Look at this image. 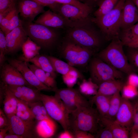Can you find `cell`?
I'll list each match as a JSON object with an SVG mask.
<instances>
[{
  "label": "cell",
  "instance_id": "52a82bcc",
  "mask_svg": "<svg viewBox=\"0 0 138 138\" xmlns=\"http://www.w3.org/2000/svg\"><path fill=\"white\" fill-rule=\"evenodd\" d=\"M89 70L91 80L98 86L108 80L123 79L125 74L105 62L97 56L89 61Z\"/></svg>",
  "mask_w": 138,
  "mask_h": 138
},
{
  "label": "cell",
  "instance_id": "ba28073f",
  "mask_svg": "<svg viewBox=\"0 0 138 138\" xmlns=\"http://www.w3.org/2000/svg\"><path fill=\"white\" fill-rule=\"evenodd\" d=\"M63 57L72 66H86L95 53L67 38L62 45L60 50Z\"/></svg>",
  "mask_w": 138,
  "mask_h": 138
},
{
  "label": "cell",
  "instance_id": "9c48e42d",
  "mask_svg": "<svg viewBox=\"0 0 138 138\" xmlns=\"http://www.w3.org/2000/svg\"><path fill=\"white\" fill-rule=\"evenodd\" d=\"M40 100L49 116L59 123L64 130H70V113L62 101L55 95L41 93Z\"/></svg>",
  "mask_w": 138,
  "mask_h": 138
},
{
  "label": "cell",
  "instance_id": "83f0119b",
  "mask_svg": "<svg viewBox=\"0 0 138 138\" xmlns=\"http://www.w3.org/2000/svg\"><path fill=\"white\" fill-rule=\"evenodd\" d=\"M41 48L28 37L22 47L24 56L21 59H29L33 58L39 54Z\"/></svg>",
  "mask_w": 138,
  "mask_h": 138
},
{
  "label": "cell",
  "instance_id": "6da1fadb",
  "mask_svg": "<svg viewBox=\"0 0 138 138\" xmlns=\"http://www.w3.org/2000/svg\"><path fill=\"white\" fill-rule=\"evenodd\" d=\"M125 0H119L114 8L106 14L91 18V21L98 27L106 41L119 38L122 11Z\"/></svg>",
  "mask_w": 138,
  "mask_h": 138
},
{
  "label": "cell",
  "instance_id": "680465c9",
  "mask_svg": "<svg viewBox=\"0 0 138 138\" xmlns=\"http://www.w3.org/2000/svg\"><path fill=\"white\" fill-rule=\"evenodd\" d=\"M15 0L18 1V0Z\"/></svg>",
  "mask_w": 138,
  "mask_h": 138
},
{
  "label": "cell",
  "instance_id": "cb8c5ba5",
  "mask_svg": "<svg viewBox=\"0 0 138 138\" xmlns=\"http://www.w3.org/2000/svg\"><path fill=\"white\" fill-rule=\"evenodd\" d=\"M9 86L20 93L27 103H32L40 101V91L35 88L24 85Z\"/></svg>",
  "mask_w": 138,
  "mask_h": 138
},
{
  "label": "cell",
  "instance_id": "5b68a950",
  "mask_svg": "<svg viewBox=\"0 0 138 138\" xmlns=\"http://www.w3.org/2000/svg\"><path fill=\"white\" fill-rule=\"evenodd\" d=\"M22 26L28 36L41 48L49 49L55 44L58 34L52 28L26 21Z\"/></svg>",
  "mask_w": 138,
  "mask_h": 138
},
{
  "label": "cell",
  "instance_id": "836d02e7",
  "mask_svg": "<svg viewBox=\"0 0 138 138\" xmlns=\"http://www.w3.org/2000/svg\"><path fill=\"white\" fill-rule=\"evenodd\" d=\"M119 0H104L94 13L95 17L102 16L109 12L115 7Z\"/></svg>",
  "mask_w": 138,
  "mask_h": 138
},
{
  "label": "cell",
  "instance_id": "7bdbcfd3",
  "mask_svg": "<svg viewBox=\"0 0 138 138\" xmlns=\"http://www.w3.org/2000/svg\"><path fill=\"white\" fill-rule=\"evenodd\" d=\"M17 9V7L11 12L2 19L0 23V29L3 32L7 27L12 17Z\"/></svg>",
  "mask_w": 138,
  "mask_h": 138
},
{
  "label": "cell",
  "instance_id": "2e32d148",
  "mask_svg": "<svg viewBox=\"0 0 138 138\" xmlns=\"http://www.w3.org/2000/svg\"><path fill=\"white\" fill-rule=\"evenodd\" d=\"M138 22V9L132 0H125L121 13V30H124Z\"/></svg>",
  "mask_w": 138,
  "mask_h": 138
},
{
  "label": "cell",
  "instance_id": "277c9868",
  "mask_svg": "<svg viewBox=\"0 0 138 138\" xmlns=\"http://www.w3.org/2000/svg\"><path fill=\"white\" fill-rule=\"evenodd\" d=\"M91 23L83 26L70 28L67 38L95 53L101 48L105 40L101 34L91 27Z\"/></svg>",
  "mask_w": 138,
  "mask_h": 138
},
{
  "label": "cell",
  "instance_id": "ac0fdd59",
  "mask_svg": "<svg viewBox=\"0 0 138 138\" xmlns=\"http://www.w3.org/2000/svg\"><path fill=\"white\" fill-rule=\"evenodd\" d=\"M34 22L54 28H62L65 26L61 16L50 9L42 13L34 21Z\"/></svg>",
  "mask_w": 138,
  "mask_h": 138
},
{
  "label": "cell",
  "instance_id": "f1b7e54d",
  "mask_svg": "<svg viewBox=\"0 0 138 138\" xmlns=\"http://www.w3.org/2000/svg\"><path fill=\"white\" fill-rule=\"evenodd\" d=\"M55 71L64 75L71 71L77 70V69L66 63L56 57L52 56H48Z\"/></svg>",
  "mask_w": 138,
  "mask_h": 138
},
{
  "label": "cell",
  "instance_id": "4316f807",
  "mask_svg": "<svg viewBox=\"0 0 138 138\" xmlns=\"http://www.w3.org/2000/svg\"><path fill=\"white\" fill-rule=\"evenodd\" d=\"M17 99L18 103L15 115L25 121L31 122L36 120L27 103Z\"/></svg>",
  "mask_w": 138,
  "mask_h": 138
},
{
  "label": "cell",
  "instance_id": "d590c367",
  "mask_svg": "<svg viewBox=\"0 0 138 138\" xmlns=\"http://www.w3.org/2000/svg\"><path fill=\"white\" fill-rule=\"evenodd\" d=\"M83 78V76L77 70L71 71L67 74L62 75L64 83L68 87L70 88L74 86L78 78Z\"/></svg>",
  "mask_w": 138,
  "mask_h": 138
},
{
  "label": "cell",
  "instance_id": "d6986e66",
  "mask_svg": "<svg viewBox=\"0 0 138 138\" xmlns=\"http://www.w3.org/2000/svg\"><path fill=\"white\" fill-rule=\"evenodd\" d=\"M99 124L108 128L112 132L114 138H128L130 136L129 130L105 117L99 116Z\"/></svg>",
  "mask_w": 138,
  "mask_h": 138
},
{
  "label": "cell",
  "instance_id": "7dc6e473",
  "mask_svg": "<svg viewBox=\"0 0 138 138\" xmlns=\"http://www.w3.org/2000/svg\"><path fill=\"white\" fill-rule=\"evenodd\" d=\"M126 84L131 85L137 88L138 87V74L132 72L127 75Z\"/></svg>",
  "mask_w": 138,
  "mask_h": 138
},
{
  "label": "cell",
  "instance_id": "4dcf8cb0",
  "mask_svg": "<svg viewBox=\"0 0 138 138\" xmlns=\"http://www.w3.org/2000/svg\"><path fill=\"white\" fill-rule=\"evenodd\" d=\"M138 36V22L127 29L121 30L119 38L125 46Z\"/></svg>",
  "mask_w": 138,
  "mask_h": 138
},
{
  "label": "cell",
  "instance_id": "e0dca14e",
  "mask_svg": "<svg viewBox=\"0 0 138 138\" xmlns=\"http://www.w3.org/2000/svg\"><path fill=\"white\" fill-rule=\"evenodd\" d=\"M0 99H3V111L8 118L15 115L18 103L17 98L8 88L7 85L1 82L0 84Z\"/></svg>",
  "mask_w": 138,
  "mask_h": 138
},
{
  "label": "cell",
  "instance_id": "8fae6325",
  "mask_svg": "<svg viewBox=\"0 0 138 138\" xmlns=\"http://www.w3.org/2000/svg\"><path fill=\"white\" fill-rule=\"evenodd\" d=\"M9 133L16 134L23 138H33L35 137L36 120L29 122L24 121L14 115L8 118Z\"/></svg>",
  "mask_w": 138,
  "mask_h": 138
},
{
  "label": "cell",
  "instance_id": "8d00e7d4",
  "mask_svg": "<svg viewBox=\"0 0 138 138\" xmlns=\"http://www.w3.org/2000/svg\"><path fill=\"white\" fill-rule=\"evenodd\" d=\"M7 54V43L5 35L0 29V66L1 68L5 59V55Z\"/></svg>",
  "mask_w": 138,
  "mask_h": 138
},
{
  "label": "cell",
  "instance_id": "c3c4849f",
  "mask_svg": "<svg viewBox=\"0 0 138 138\" xmlns=\"http://www.w3.org/2000/svg\"><path fill=\"white\" fill-rule=\"evenodd\" d=\"M74 138H94L95 136L87 132L78 131L72 132Z\"/></svg>",
  "mask_w": 138,
  "mask_h": 138
},
{
  "label": "cell",
  "instance_id": "74e56055",
  "mask_svg": "<svg viewBox=\"0 0 138 138\" xmlns=\"http://www.w3.org/2000/svg\"><path fill=\"white\" fill-rule=\"evenodd\" d=\"M19 13L17 8L12 17L8 26L4 32L5 36L16 28L22 26V21L18 17Z\"/></svg>",
  "mask_w": 138,
  "mask_h": 138
},
{
  "label": "cell",
  "instance_id": "3957f363",
  "mask_svg": "<svg viewBox=\"0 0 138 138\" xmlns=\"http://www.w3.org/2000/svg\"><path fill=\"white\" fill-rule=\"evenodd\" d=\"M99 118L97 109L91 106L78 108L70 113V130L96 134L98 130Z\"/></svg>",
  "mask_w": 138,
  "mask_h": 138
},
{
  "label": "cell",
  "instance_id": "11a10c76",
  "mask_svg": "<svg viewBox=\"0 0 138 138\" xmlns=\"http://www.w3.org/2000/svg\"><path fill=\"white\" fill-rule=\"evenodd\" d=\"M23 137L20 135L16 134L9 133H7L4 138H22Z\"/></svg>",
  "mask_w": 138,
  "mask_h": 138
},
{
  "label": "cell",
  "instance_id": "bcb514c9",
  "mask_svg": "<svg viewBox=\"0 0 138 138\" xmlns=\"http://www.w3.org/2000/svg\"><path fill=\"white\" fill-rule=\"evenodd\" d=\"M132 103L133 109V121L131 129L138 126V99L135 100Z\"/></svg>",
  "mask_w": 138,
  "mask_h": 138
},
{
  "label": "cell",
  "instance_id": "f6af8a7d",
  "mask_svg": "<svg viewBox=\"0 0 138 138\" xmlns=\"http://www.w3.org/2000/svg\"><path fill=\"white\" fill-rule=\"evenodd\" d=\"M35 1L43 6H47L49 7L51 10L53 12L59 3L54 0H31Z\"/></svg>",
  "mask_w": 138,
  "mask_h": 138
},
{
  "label": "cell",
  "instance_id": "7c38bea8",
  "mask_svg": "<svg viewBox=\"0 0 138 138\" xmlns=\"http://www.w3.org/2000/svg\"><path fill=\"white\" fill-rule=\"evenodd\" d=\"M9 63L17 69L26 80L31 86L38 90L54 91V89L41 82L28 66L27 62L21 60L12 59Z\"/></svg>",
  "mask_w": 138,
  "mask_h": 138
},
{
  "label": "cell",
  "instance_id": "db71d44e",
  "mask_svg": "<svg viewBox=\"0 0 138 138\" xmlns=\"http://www.w3.org/2000/svg\"><path fill=\"white\" fill-rule=\"evenodd\" d=\"M129 133L131 138H138V126L130 130Z\"/></svg>",
  "mask_w": 138,
  "mask_h": 138
},
{
  "label": "cell",
  "instance_id": "f907efd6",
  "mask_svg": "<svg viewBox=\"0 0 138 138\" xmlns=\"http://www.w3.org/2000/svg\"><path fill=\"white\" fill-rule=\"evenodd\" d=\"M104 0H78L93 8L94 7L99 6Z\"/></svg>",
  "mask_w": 138,
  "mask_h": 138
},
{
  "label": "cell",
  "instance_id": "f546056e",
  "mask_svg": "<svg viewBox=\"0 0 138 138\" xmlns=\"http://www.w3.org/2000/svg\"><path fill=\"white\" fill-rule=\"evenodd\" d=\"M120 92L118 91L112 96L108 111L106 115L104 117L113 121L115 120L121 102L122 96Z\"/></svg>",
  "mask_w": 138,
  "mask_h": 138
},
{
  "label": "cell",
  "instance_id": "60d3db41",
  "mask_svg": "<svg viewBox=\"0 0 138 138\" xmlns=\"http://www.w3.org/2000/svg\"><path fill=\"white\" fill-rule=\"evenodd\" d=\"M25 4L30 7L37 15L45 11L44 6L37 2L31 0H21Z\"/></svg>",
  "mask_w": 138,
  "mask_h": 138
},
{
  "label": "cell",
  "instance_id": "8992f818",
  "mask_svg": "<svg viewBox=\"0 0 138 138\" xmlns=\"http://www.w3.org/2000/svg\"><path fill=\"white\" fill-rule=\"evenodd\" d=\"M54 12L59 14L65 26L70 28L83 26L92 22L89 16L92 12L71 5L59 3Z\"/></svg>",
  "mask_w": 138,
  "mask_h": 138
},
{
  "label": "cell",
  "instance_id": "6f0895ef",
  "mask_svg": "<svg viewBox=\"0 0 138 138\" xmlns=\"http://www.w3.org/2000/svg\"><path fill=\"white\" fill-rule=\"evenodd\" d=\"M138 9V0H132Z\"/></svg>",
  "mask_w": 138,
  "mask_h": 138
},
{
  "label": "cell",
  "instance_id": "4fadbf2b",
  "mask_svg": "<svg viewBox=\"0 0 138 138\" xmlns=\"http://www.w3.org/2000/svg\"><path fill=\"white\" fill-rule=\"evenodd\" d=\"M1 69V78L2 82L4 84L8 85H24L34 88L26 80L17 69L9 63H4Z\"/></svg>",
  "mask_w": 138,
  "mask_h": 138
},
{
  "label": "cell",
  "instance_id": "44dd1931",
  "mask_svg": "<svg viewBox=\"0 0 138 138\" xmlns=\"http://www.w3.org/2000/svg\"><path fill=\"white\" fill-rule=\"evenodd\" d=\"M27 63L29 68L41 82L48 86L53 88L54 90V91L57 88L55 78L50 73L45 72L33 64H30L29 62H27Z\"/></svg>",
  "mask_w": 138,
  "mask_h": 138
},
{
  "label": "cell",
  "instance_id": "9f6ffc18",
  "mask_svg": "<svg viewBox=\"0 0 138 138\" xmlns=\"http://www.w3.org/2000/svg\"><path fill=\"white\" fill-rule=\"evenodd\" d=\"M8 131V128L7 127L0 129V138H4Z\"/></svg>",
  "mask_w": 138,
  "mask_h": 138
},
{
  "label": "cell",
  "instance_id": "5bb4252c",
  "mask_svg": "<svg viewBox=\"0 0 138 138\" xmlns=\"http://www.w3.org/2000/svg\"><path fill=\"white\" fill-rule=\"evenodd\" d=\"M133 121V109L132 102L122 96L121 103L114 121L128 130H131Z\"/></svg>",
  "mask_w": 138,
  "mask_h": 138
},
{
  "label": "cell",
  "instance_id": "1f68e13d",
  "mask_svg": "<svg viewBox=\"0 0 138 138\" xmlns=\"http://www.w3.org/2000/svg\"><path fill=\"white\" fill-rule=\"evenodd\" d=\"M98 87V86L90 78L89 80H83L79 85V90L83 95L94 96L97 94Z\"/></svg>",
  "mask_w": 138,
  "mask_h": 138
},
{
  "label": "cell",
  "instance_id": "b9f144b4",
  "mask_svg": "<svg viewBox=\"0 0 138 138\" xmlns=\"http://www.w3.org/2000/svg\"><path fill=\"white\" fill-rule=\"evenodd\" d=\"M98 130L96 134L95 138H114L113 134L111 130L108 128Z\"/></svg>",
  "mask_w": 138,
  "mask_h": 138
},
{
  "label": "cell",
  "instance_id": "f5cc1de1",
  "mask_svg": "<svg viewBox=\"0 0 138 138\" xmlns=\"http://www.w3.org/2000/svg\"><path fill=\"white\" fill-rule=\"evenodd\" d=\"M124 46L138 48V36Z\"/></svg>",
  "mask_w": 138,
  "mask_h": 138
},
{
  "label": "cell",
  "instance_id": "e575fe53",
  "mask_svg": "<svg viewBox=\"0 0 138 138\" xmlns=\"http://www.w3.org/2000/svg\"><path fill=\"white\" fill-rule=\"evenodd\" d=\"M17 6L20 15L26 21L32 22L37 15L32 9L21 0H18Z\"/></svg>",
  "mask_w": 138,
  "mask_h": 138
},
{
  "label": "cell",
  "instance_id": "7402d4cb",
  "mask_svg": "<svg viewBox=\"0 0 138 138\" xmlns=\"http://www.w3.org/2000/svg\"><path fill=\"white\" fill-rule=\"evenodd\" d=\"M22 61L30 62L46 72L49 73L54 78L56 77V72L47 56L38 55L32 58L29 59H21Z\"/></svg>",
  "mask_w": 138,
  "mask_h": 138
},
{
  "label": "cell",
  "instance_id": "9a60e30c",
  "mask_svg": "<svg viewBox=\"0 0 138 138\" xmlns=\"http://www.w3.org/2000/svg\"><path fill=\"white\" fill-rule=\"evenodd\" d=\"M7 53H13L22 49L28 37L22 26L18 27L6 36Z\"/></svg>",
  "mask_w": 138,
  "mask_h": 138
},
{
  "label": "cell",
  "instance_id": "816d5d0a",
  "mask_svg": "<svg viewBox=\"0 0 138 138\" xmlns=\"http://www.w3.org/2000/svg\"><path fill=\"white\" fill-rule=\"evenodd\" d=\"M59 138H74L73 133L70 130H65L58 135Z\"/></svg>",
  "mask_w": 138,
  "mask_h": 138
},
{
  "label": "cell",
  "instance_id": "7a4b0ae2",
  "mask_svg": "<svg viewBox=\"0 0 138 138\" xmlns=\"http://www.w3.org/2000/svg\"><path fill=\"white\" fill-rule=\"evenodd\" d=\"M119 38L113 39L97 57L117 70L128 75L134 72L130 65Z\"/></svg>",
  "mask_w": 138,
  "mask_h": 138
},
{
  "label": "cell",
  "instance_id": "ee69618b",
  "mask_svg": "<svg viewBox=\"0 0 138 138\" xmlns=\"http://www.w3.org/2000/svg\"><path fill=\"white\" fill-rule=\"evenodd\" d=\"M16 0H0V13L17 5Z\"/></svg>",
  "mask_w": 138,
  "mask_h": 138
},
{
  "label": "cell",
  "instance_id": "d6a6232c",
  "mask_svg": "<svg viewBox=\"0 0 138 138\" xmlns=\"http://www.w3.org/2000/svg\"><path fill=\"white\" fill-rule=\"evenodd\" d=\"M126 47L125 53L128 62L134 72L138 74V48Z\"/></svg>",
  "mask_w": 138,
  "mask_h": 138
},
{
  "label": "cell",
  "instance_id": "30bf717a",
  "mask_svg": "<svg viewBox=\"0 0 138 138\" xmlns=\"http://www.w3.org/2000/svg\"><path fill=\"white\" fill-rule=\"evenodd\" d=\"M54 91V95L62 101L70 113L79 107L91 105L79 90L72 87L57 88Z\"/></svg>",
  "mask_w": 138,
  "mask_h": 138
},
{
  "label": "cell",
  "instance_id": "ab89813d",
  "mask_svg": "<svg viewBox=\"0 0 138 138\" xmlns=\"http://www.w3.org/2000/svg\"><path fill=\"white\" fill-rule=\"evenodd\" d=\"M56 2L73 5L82 9L92 12L93 8L87 4L77 0H54Z\"/></svg>",
  "mask_w": 138,
  "mask_h": 138
},
{
  "label": "cell",
  "instance_id": "603a6c76",
  "mask_svg": "<svg viewBox=\"0 0 138 138\" xmlns=\"http://www.w3.org/2000/svg\"><path fill=\"white\" fill-rule=\"evenodd\" d=\"M36 128L37 134L39 137L49 138L54 135L56 125L53 120H44L38 121Z\"/></svg>",
  "mask_w": 138,
  "mask_h": 138
},
{
  "label": "cell",
  "instance_id": "91938a15",
  "mask_svg": "<svg viewBox=\"0 0 138 138\" xmlns=\"http://www.w3.org/2000/svg\"><path fill=\"white\" fill-rule=\"evenodd\" d=\"M77 0V1H78V0Z\"/></svg>",
  "mask_w": 138,
  "mask_h": 138
},
{
  "label": "cell",
  "instance_id": "681fc988",
  "mask_svg": "<svg viewBox=\"0 0 138 138\" xmlns=\"http://www.w3.org/2000/svg\"><path fill=\"white\" fill-rule=\"evenodd\" d=\"M8 119L3 110L1 109L0 110V129L7 127Z\"/></svg>",
  "mask_w": 138,
  "mask_h": 138
},
{
  "label": "cell",
  "instance_id": "d4e9b609",
  "mask_svg": "<svg viewBox=\"0 0 138 138\" xmlns=\"http://www.w3.org/2000/svg\"><path fill=\"white\" fill-rule=\"evenodd\" d=\"M112 96L97 94L92 97L90 101L91 105H95L100 116H105L107 113Z\"/></svg>",
  "mask_w": 138,
  "mask_h": 138
},
{
  "label": "cell",
  "instance_id": "ffe728a7",
  "mask_svg": "<svg viewBox=\"0 0 138 138\" xmlns=\"http://www.w3.org/2000/svg\"><path fill=\"white\" fill-rule=\"evenodd\" d=\"M123 79H116L103 82L98 85L97 94L111 96L121 91L125 83Z\"/></svg>",
  "mask_w": 138,
  "mask_h": 138
},
{
  "label": "cell",
  "instance_id": "f35d334b",
  "mask_svg": "<svg viewBox=\"0 0 138 138\" xmlns=\"http://www.w3.org/2000/svg\"><path fill=\"white\" fill-rule=\"evenodd\" d=\"M137 88L131 85L125 84L121 90L122 92V97L128 99L137 96L138 95Z\"/></svg>",
  "mask_w": 138,
  "mask_h": 138
},
{
  "label": "cell",
  "instance_id": "484cf974",
  "mask_svg": "<svg viewBox=\"0 0 138 138\" xmlns=\"http://www.w3.org/2000/svg\"><path fill=\"white\" fill-rule=\"evenodd\" d=\"M27 104L34 115L35 119L37 121L52 119L49 116L41 101Z\"/></svg>",
  "mask_w": 138,
  "mask_h": 138
}]
</instances>
